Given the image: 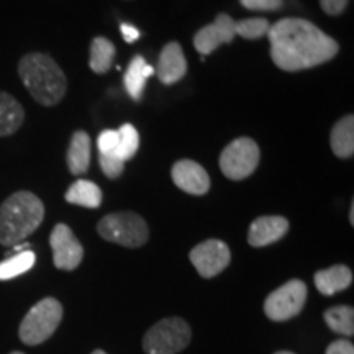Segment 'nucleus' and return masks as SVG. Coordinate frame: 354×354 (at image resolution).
<instances>
[{
  "label": "nucleus",
  "mask_w": 354,
  "mask_h": 354,
  "mask_svg": "<svg viewBox=\"0 0 354 354\" xmlns=\"http://www.w3.org/2000/svg\"><path fill=\"white\" fill-rule=\"evenodd\" d=\"M271 57L287 73L315 68L338 55L339 44L305 19H282L269 26Z\"/></svg>",
  "instance_id": "f257e3e1"
},
{
  "label": "nucleus",
  "mask_w": 354,
  "mask_h": 354,
  "mask_svg": "<svg viewBox=\"0 0 354 354\" xmlns=\"http://www.w3.org/2000/svg\"><path fill=\"white\" fill-rule=\"evenodd\" d=\"M19 76L30 95L44 107L59 104L68 91V79L63 69L44 53H30L21 57Z\"/></svg>",
  "instance_id": "f03ea898"
},
{
  "label": "nucleus",
  "mask_w": 354,
  "mask_h": 354,
  "mask_svg": "<svg viewBox=\"0 0 354 354\" xmlns=\"http://www.w3.org/2000/svg\"><path fill=\"white\" fill-rule=\"evenodd\" d=\"M43 218L41 198L28 190L12 194L0 205V245H19L43 223Z\"/></svg>",
  "instance_id": "7ed1b4c3"
},
{
  "label": "nucleus",
  "mask_w": 354,
  "mask_h": 354,
  "mask_svg": "<svg viewBox=\"0 0 354 354\" xmlns=\"http://www.w3.org/2000/svg\"><path fill=\"white\" fill-rule=\"evenodd\" d=\"M63 320V305L59 300L46 297L28 310L20 323L19 336L28 346H37L50 339Z\"/></svg>",
  "instance_id": "20e7f679"
},
{
  "label": "nucleus",
  "mask_w": 354,
  "mask_h": 354,
  "mask_svg": "<svg viewBox=\"0 0 354 354\" xmlns=\"http://www.w3.org/2000/svg\"><path fill=\"white\" fill-rule=\"evenodd\" d=\"M97 232L104 240L125 248L143 246L149 238V230L143 216L135 212L109 214L99 221Z\"/></svg>",
  "instance_id": "39448f33"
},
{
  "label": "nucleus",
  "mask_w": 354,
  "mask_h": 354,
  "mask_svg": "<svg viewBox=\"0 0 354 354\" xmlns=\"http://www.w3.org/2000/svg\"><path fill=\"white\" fill-rule=\"evenodd\" d=\"M192 331L189 323L179 317L165 318L146 331L143 349L146 354H176L189 346Z\"/></svg>",
  "instance_id": "423d86ee"
},
{
  "label": "nucleus",
  "mask_w": 354,
  "mask_h": 354,
  "mask_svg": "<svg viewBox=\"0 0 354 354\" xmlns=\"http://www.w3.org/2000/svg\"><path fill=\"white\" fill-rule=\"evenodd\" d=\"M259 146L254 140L241 136L233 140L220 154V169L232 180L250 177L259 165Z\"/></svg>",
  "instance_id": "0eeeda50"
},
{
  "label": "nucleus",
  "mask_w": 354,
  "mask_h": 354,
  "mask_svg": "<svg viewBox=\"0 0 354 354\" xmlns=\"http://www.w3.org/2000/svg\"><path fill=\"white\" fill-rule=\"evenodd\" d=\"M307 302V286L300 279H292L271 294L264 302V313L272 322H287L297 317Z\"/></svg>",
  "instance_id": "6e6552de"
},
{
  "label": "nucleus",
  "mask_w": 354,
  "mask_h": 354,
  "mask_svg": "<svg viewBox=\"0 0 354 354\" xmlns=\"http://www.w3.org/2000/svg\"><path fill=\"white\" fill-rule=\"evenodd\" d=\"M190 263L197 269L203 279L218 276L221 271L228 268L232 261V253L227 243L220 240H207L190 251Z\"/></svg>",
  "instance_id": "1a4fd4ad"
},
{
  "label": "nucleus",
  "mask_w": 354,
  "mask_h": 354,
  "mask_svg": "<svg viewBox=\"0 0 354 354\" xmlns=\"http://www.w3.org/2000/svg\"><path fill=\"white\" fill-rule=\"evenodd\" d=\"M53 263L61 271H74L84 258V248L68 225L57 223L50 234Z\"/></svg>",
  "instance_id": "9d476101"
},
{
  "label": "nucleus",
  "mask_w": 354,
  "mask_h": 354,
  "mask_svg": "<svg viewBox=\"0 0 354 354\" xmlns=\"http://www.w3.org/2000/svg\"><path fill=\"white\" fill-rule=\"evenodd\" d=\"M234 33V20L228 13H218L214 24L203 26L194 37V46L202 56L212 55L220 44L232 43Z\"/></svg>",
  "instance_id": "9b49d317"
},
{
  "label": "nucleus",
  "mask_w": 354,
  "mask_h": 354,
  "mask_svg": "<svg viewBox=\"0 0 354 354\" xmlns=\"http://www.w3.org/2000/svg\"><path fill=\"white\" fill-rule=\"evenodd\" d=\"M172 183L190 196H205L210 190L209 172L192 159H180L172 166Z\"/></svg>",
  "instance_id": "f8f14e48"
},
{
  "label": "nucleus",
  "mask_w": 354,
  "mask_h": 354,
  "mask_svg": "<svg viewBox=\"0 0 354 354\" xmlns=\"http://www.w3.org/2000/svg\"><path fill=\"white\" fill-rule=\"evenodd\" d=\"M287 232H289V221L284 216H259L251 223L250 232H248V243L253 248H263L282 240Z\"/></svg>",
  "instance_id": "ddd939ff"
},
{
  "label": "nucleus",
  "mask_w": 354,
  "mask_h": 354,
  "mask_svg": "<svg viewBox=\"0 0 354 354\" xmlns=\"http://www.w3.org/2000/svg\"><path fill=\"white\" fill-rule=\"evenodd\" d=\"M185 73H187V59L184 56L183 46L176 41L167 43L158 59L156 76L159 81L166 86H171V84L179 82L185 76Z\"/></svg>",
  "instance_id": "4468645a"
},
{
  "label": "nucleus",
  "mask_w": 354,
  "mask_h": 354,
  "mask_svg": "<svg viewBox=\"0 0 354 354\" xmlns=\"http://www.w3.org/2000/svg\"><path fill=\"white\" fill-rule=\"evenodd\" d=\"M353 282V272L348 266L336 264L315 274V287L323 295H335L346 290Z\"/></svg>",
  "instance_id": "2eb2a0df"
},
{
  "label": "nucleus",
  "mask_w": 354,
  "mask_h": 354,
  "mask_svg": "<svg viewBox=\"0 0 354 354\" xmlns=\"http://www.w3.org/2000/svg\"><path fill=\"white\" fill-rule=\"evenodd\" d=\"M66 161H68V169L71 174H86L88 165H91V136L86 131H74L68 154H66Z\"/></svg>",
  "instance_id": "dca6fc26"
},
{
  "label": "nucleus",
  "mask_w": 354,
  "mask_h": 354,
  "mask_svg": "<svg viewBox=\"0 0 354 354\" xmlns=\"http://www.w3.org/2000/svg\"><path fill=\"white\" fill-rule=\"evenodd\" d=\"M154 74V68L151 64L146 63L143 56H135L131 59L130 66L125 71V77H123V84H125L127 94L131 97L135 102H140L143 97L146 81Z\"/></svg>",
  "instance_id": "f3484780"
},
{
  "label": "nucleus",
  "mask_w": 354,
  "mask_h": 354,
  "mask_svg": "<svg viewBox=\"0 0 354 354\" xmlns=\"http://www.w3.org/2000/svg\"><path fill=\"white\" fill-rule=\"evenodd\" d=\"M330 146L335 156L348 159L354 154V117L346 115L336 122L330 133Z\"/></svg>",
  "instance_id": "a211bd4d"
},
{
  "label": "nucleus",
  "mask_w": 354,
  "mask_h": 354,
  "mask_svg": "<svg viewBox=\"0 0 354 354\" xmlns=\"http://www.w3.org/2000/svg\"><path fill=\"white\" fill-rule=\"evenodd\" d=\"M25 120V110L15 97L0 92V136H10L20 130Z\"/></svg>",
  "instance_id": "6ab92c4d"
},
{
  "label": "nucleus",
  "mask_w": 354,
  "mask_h": 354,
  "mask_svg": "<svg viewBox=\"0 0 354 354\" xmlns=\"http://www.w3.org/2000/svg\"><path fill=\"white\" fill-rule=\"evenodd\" d=\"M66 202L86 209H99L102 203V190L91 180L79 179L64 194Z\"/></svg>",
  "instance_id": "aec40b11"
},
{
  "label": "nucleus",
  "mask_w": 354,
  "mask_h": 354,
  "mask_svg": "<svg viewBox=\"0 0 354 354\" xmlns=\"http://www.w3.org/2000/svg\"><path fill=\"white\" fill-rule=\"evenodd\" d=\"M115 57V44L104 37L92 39L91 56H88V66L95 74H105L112 68Z\"/></svg>",
  "instance_id": "412c9836"
},
{
  "label": "nucleus",
  "mask_w": 354,
  "mask_h": 354,
  "mask_svg": "<svg viewBox=\"0 0 354 354\" xmlns=\"http://www.w3.org/2000/svg\"><path fill=\"white\" fill-rule=\"evenodd\" d=\"M326 325L330 326L331 331L335 333L353 336L354 333V310L349 305H336L325 312Z\"/></svg>",
  "instance_id": "4be33fe9"
},
{
  "label": "nucleus",
  "mask_w": 354,
  "mask_h": 354,
  "mask_svg": "<svg viewBox=\"0 0 354 354\" xmlns=\"http://www.w3.org/2000/svg\"><path fill=\"white\" fill-rule=\"evenodd\" d=\"M35 261H37V256L30 250L15 253L12 258L2 261L0 263V281H10L13 277L21 276L33 268Z\"/></svg>",
  "instance_id": "5701e85b"
},
{
  "label": "nucleus",
  "mask_w": 354,
  "mask_h": 354,
  "mask_svg": "<svg viewBox=\"0 0 354 354\" xmlns=\"http://www.w3.org/2000/svg\"><path fill=\"white\" fill-rule=\"evenodd\" d=\"M140 148V135L136 131V128L131 123H125L118 128V146L117 151L113 154L117 158H120L123 162L128 161L138 153Z\"/></svg>",
  "instance_id": "b1692460"
},
{
  "label": "nucleus",
  "mask_w": 354,
  "mask_h": 354,
  "mask_svg": "<svg viewBox=\"0 0 354 354\" xmlns=\"http://www.w3.org/2000/svg\"><path fill=\"white\" fill-rule=\"evenodd\" d=\"M269 21L266 19H245L234 21V33L245 39H259L268 35Z\"/></svg>",
  "instance_id": "393cba45"
},
{
  "label": "nucleus",
  "mask_w": 354,
  "mask_h": 354,
  "mask_svg": "<svg viewBox=\"0 0 354 354\" xmlns=\"http://www.w3.org/2000/svg\"><path fill=\"white\" fill-rule=\"evenodd\" d=\"M99 162H100L102 172H104L109 179H117V177H120L123 172V167H125V162H123L120 158L115 156L113 153L110 154L100 153Z\"/></svg>",
  "instance_id": "a878e982"
},
{
  "label": "nucleus",
  "mask_w": 354,
  "mask_h": 354,
  "mask_svg": "<svg viewBox=\"0 0 354 354\" xmlns=\"http://www.w3.org/2000/svg\"><path fill=\"white\" fill-rule=\"evenodd\" d=\"M240 3L248 10L277 12L284 6V0H240Z\"/></svg>",
  "instance_id": "bb28decb"
},
{
  "label": "nucleus",
  "mask_w": 354,
  "mask_h": 354,
  "mask_svg": "<svg viewBox=\"0 0 354 354\" xmlns=\"http://www.w3.org/2000/svg\"><path fill=\"white\" fill-rule=\"evenodd\" d=\"M118 146V130H104L97 138V148L99 153L110 154L117 151Z\"/></svg>",
  "instance_id": "cd10ccee"
},
{
  "label": "nucleus",
  "mask_w": 354,
  "mask_h": 354,
  "mask_svg": "<svg viewBox=\"0 0 354 354\" xmlns=\"http://www.w3.org/2000/svg\"><path fill=\"white\" fill-rule=\"evenodd\" d=\"M349 0H320V7L323 12L330 17H338L346 10Z\"/></svg>",
  "instance_id": "c85d7f7f"
},
{
  "label": "nucleus",
  "mask_w": 354,
  "mask_h": 354,
  "mask_svg": "<svg viewBox=\"0 0 354 354\" xmlns=\"http://www.w3.org/2000/svg\"><path fill=\"white\" fill-rule=\"evenodd\" d=\"M326 354H354V346L348 339H336L326 348Z\"/></svg>",
  "instance_id": "c756f323"
},
{
  "label": "nucleus",
  "mask_w": 354,
  "mask_h": 354,
  "mask_svg": "<svg viewBox=\"0 0 354 354\" xmlns=\"http://www.w3.org/2000/svg\"><path fill=\"white\" fill-rule=\"evenodd\" d=\"M120 32H122L123 39H125L127 43H135L136 39H140V37H141L140 30L136 28V26L130 25V24H122L120 25Z\"/></svg>",
  "instance_id": "7c9ffc66"
},
{
  "label": "nucleus",
  "mask_w": 354,
  "mask_h": 354,
  "mask_svg": "<svg viewBox=\"0 0 354 354\" xmlns=\"http://www.w3.org/2000/svg\"><path fill=\"white\" fill-rule=\"evenodd\" d=\"M349 221L354 225V203H351V209H349Z\"/></svg>",
  "instance_id": "2f4dec72"
},
{
  "label": "nucleus",
  "mask_w": 354,
  "mask_h": 354,
  "mask_svg": "<svg viewBox=\"0 0 354 354\" xmlns=\"http://www.w3.org/2000/svg\"><path fill=\"white\" fill-rule=\"evenodd\" d=\"M92 354H107V353H105V351H102V349H95V351L92 353Z\"/></svg>",
  "instance_id": "473e14b6"
},
{
  "label": "nucleus",
  "mask_w": 354,
  "mask_h": 354,
  "mask_svg": "<svg viewBox=\"0 0 354 354\" xmlns=\"http://www.w3.org/2000/svg\"><path fill=\"white\" fill-rule=\"evenodd\" d=\"M274 354H294V353H290V351H277V353H274Z\"/></svg>",
  "instance_id": "72a5a7b5"
},
{
  "label": "nucleus",
  "mask_w": 354,
  "mask_h": 354,
  "mask_svg": "<svg viewBox=\"0 0 354 354\" xmlns=\"http://www.w3.org/2000/svg\"><path fill=\"white\" fill-rule=\"evenodd\" d=\"M10 354H24V353H20V351H13V353H10Z\"/></svg>",
  "instance_id": "f704fd0d"
}]
</instances>
